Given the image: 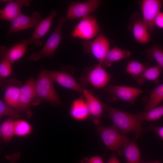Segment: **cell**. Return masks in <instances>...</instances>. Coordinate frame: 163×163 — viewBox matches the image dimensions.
<instances>
[{"instance_id":"obj_16","label":"cell","mask_w":163,"mask_h":163,"mask_svg":"<svg viewBox=\"0 0 163 163\" xmlns=\"http://www.w3.org/2000/svg\"><path fill=\"white\" fill-rule=\"evenodd\" d=\"M82 95L86 102L90 117L94 124L99 125L101 122V118L104 109L103 102L87 89L84 88Z\"/></svg>"},{"instance_id":"obj_20","label":"cell","mask_w":163,"mask_h":163,"mask_svg":"<svg viewBox=\"0 0 163 163\" xmlns=\"http://www.w3.org/2000/svg\"><path fill=\"white\" fill-rule=\"evenodd\" d=\"M118 154L124 156L126 163H143L141 158L140 152L136 143L129 141L117 151Z\"/></svg>"},{"instance_id":"obj_28","label":"cell","mask_w":163,"mask_h":163,"mask_svg":"<svg viewBox=\"0 0 163 163\" xmlns=\"http://www.w3.org/2000/svg\"><path fill=\"white\" fill-rule=\"evenodd\" d=\"M145 54L149 60H155L163 71V49L161 46L154 45L146 50Z\"/></svg>"},{"instance_id":"obj_9","label":"cell","mask_w":163,"mask_h":163,"mask_svg":"<svg viewBox=\"0 0 163 163\" xmlns=\"http://www.w3.org/2000/svg\"><path fill=\"white\" fill-rule=\"evenodd\" d=\"M108 94L107 100L115 101L118 99L130 102L133 104L136 98L144 91L131 87L110 85L105 88Z\"/></svg>"},{"instance_id":"obj_4","label":"cell","mask_w":163,"mask_h":163,"mask_svg":"<svg viewBox=\"0 0 163 163\" xmlns=\"http://www.w3.org/2000/svg\"><path fill=\"white\" fill-rule=\"evenodd\" d=\"M98 125L96 133L100 136L108 150L117 151L130 141L120 133L119 129L114 124L109 127Z\"/></svg>"},{"instance_id":"obj_32","label":"cell","mask_w":163,"mask_h":163,"mask_svg":"<svg viewBox=\"0 0 163 163\" xmlns=\"http://www.w3.org/2000/svg\"><path fill=\"white\" fill-rule=\"evenodd\" d=\"M81 163H104L102 157L98 155L88 158L85 157L81 159Z\"/></svg>"},{"instance_id":"obj_3","label":"cell","mask_w":163,"mask_h":163,"mask_svg":"<svg viewBox=\"0 0 163 163\" xmlns=\"http://www.w3.org/2000/svg\"><path fill=\"white\" fill-rule=\"evenodd\" d=\"M53 82L46 70H42L35 80V97L46 101L52 104L59 105L61 102L54 88Z\"/></svg>"},{"instance_id":"obj_36","label":"cell","mask_w":163,"mask_h":163,"mask_svg":"<svg viewBox=\"0 0 163 163\" xmlns=\"http://www.w3.org/2000/svg\"><path fill=\"white\" fill-rule=\"evenodd\" d=\"M112 153L107 163H120L114 152Z\"/></svg>"},{"instance_id":"obj_35","label":"cell","mask_w":163,"mask_h":163,"mask_svg":"<svg viewBox=\"0 0 163 163\" xmlns=\"http://www.w3.org/2000/svg\"><path fill=\"white\" fill-rule=\"evenodd\" d=\"M155 25L159 28L163 29V12L160 11L156 16Z\"/></svg>"},{"instance_id":"obj_10","label":"cell","mask_w":163,"mask_h":163,"mask_svg":"<svg viewBox=\"0 0 163 163\" xmlns=\"http://www.w3.org/2000/svg\"><path fill=\"white\" fill-rule=\"evenodd\" d=\"M139 3L142 20L152 35L155 28V20L163 5V0H143Z\"/></svg>"},{"instance_id":"obj_38","label":"cell","mask_w":163,"mask_h":163,"mask_svg":"<svg viewBox=\"0 0 163 163\" xmlns=\"http://www.w3.org/2000/svg\"><path fill=\"white\" fill-rule=\"evenodd\" d=\"M11 0H0V1L2 2H9Z\"/></svg>"},{"instance_id":"obj_34","label":"cell","mask_w":163,"mask_h":163,"mask_svg":"<svg viewBox=\"0 0 163 163\" xmlns=\"http://www.w3.org/2000/svg\"><path fill=\"white\" fill-rule=\"evenodd\" d=\"M5 156L9 161L10 163H16L20 159L21 153L19 152H17L11 154L5 155Z\"/></svg>"},{"instance_id":"obj_8","label":"cell","mask_w":163,"mask_h":163,"mask_svg":"<svg viewBox=\"0 0 163 163\" xmlns=\"http://www.w3.org/2000/svg\"><path fill=\"white\" fill-rule=\"evenodd\" d=\"M83 46L85 51L92 54L100 64L103 62L110 49V44L108 38L101 31L94 40L84 41Z\"/></svg>"},{"instance_id":"obj_5","label":"cell","mask_w":163,"mask_h":163,"mask_svg":"<svg viewBox=\"0 0 163 163\" xmlns=\"http://www.w3.org/2000/svg\"><path fill=\"white\" fill-rule=\"evenodd\" d=\"M100 31L95 17L90 15L82 19L72 31L71 36L89 41L95 37Z\"/></svg>"},{"instance_id":"obj_2","label":"cell","mask_w":163,"mask_h":163,"mask_svg":"<svg viewBox=\"0 0 163 163\" xmlns=\"http://www.w3.org/2000/svg\"><path fill=\"white\" fill-rule=\"evenodd\" d=\"M66 20L64 16H61L59 18L53 32L40 51L30 55V60L36 61L44 57L52 58L54 56L55 53L62 39V29Z\"/></svg>"},{"instance_id":"obj_1","label":"cell","mask_w":163,"mask_h":163,"mask_svg":"<svg viewBox=\"0 0 163 163\" xmlns=\"http://www.w3.org/2000/svg\"><path fill=\"white\" fill-rule=\"evenodd\" d=\"M103 103L104 109L107 111L109 117L123 134L125 135L133 132L136 139L145 132L142 122L134 114L119 110Z\"/></svg>"},{"instance_id":"obj_25","label":"cell","mask_w":163,"mask_h":163,"mask_svg":"<svg viewBox=\"0 0 163 163\" xmlns=\"http://www.w3.org/2000/svg\"><path fill=\"white\" fill-rule=\"evenodd\" d=\"M15 120L9 118L4 121L0 126V136L5 143L9 142L14 136Z\"/></svg>"},{"instance_id":"obj_24","label":"cell","mask_w":163,"mask_h":163,"mask_svg":"<svg viewBox=\"0 0 163 163\" xmlns=\"http://www.w3.org/2000/svg\"><path fill=\"white\" fill-rule=\"evenodd\" d=\"M134 114L141 122L144 120L155 121L163 116V105Z\"/></svg>"},{"instance_id":"obj_18","label":"cell","mask_w":163,"mask_h":163,"mask_svg":"<svg viewBox=\"0 0 163 163\" xmlns=\"http://www.w3.org/2000/svg\"><path fill=\"white\" fill-rule=\"evenodd\" d=\"M31 2V0H11L0 10V19L11 22L22 13L21 9L23 6H29Z\"/></svg>"},{"instance_id":"obj_29","label":"cell","mask_w":163,"mask_h":163,"mask_svg":"<svg viewBox=\"0 0 163 163\" xmlns=\"http://www.w3.org/2000/svg\"><path fill=\"white\" fill-rule=\"evenodd\" d=\"M32 125L27 121L22 119L15 120L14 135L24 137L30 135L32 131Z\"/></svg>"},{"instance_id":"obj_33","label":"cell","mask_w":163,"mask_h":163,"mask_svg":"<svg viewBox=\"0 0 163 163\" xmlns=\"http://www.w3.org/2000/svg\"><path fill=\"white\" fill-rule=\"evenodd\" d=\"M148 129L155 133L160 138L163 139V126H156L151 124L148 126Z\"/></svg>"},{"instance_id":"obj_22","label":"cell","mask_w":163,"mask_h":163,"mask_svg":"<svg viewBox=\"0 0 163 163\" xmlns=\"http://www.w3.org/2000/svg\"><path fill=\"white\" fill-rule=\"evenodd\" d=\"M163 101V83L159 85L150 92L145 107V110H150L158 106Z\"/></svg>"},{"instance_id":"obj_19","label":"cell","mask_w":163,"mask_h":163,"mask_svg":"<svg viewBox=\"0 0 163 163\" xmlns=\"http://www.w3.org/2000/svg\"><path fill=\"white\" fill-rule=\"evenodd\" d=\"M69 113L72 118L78 121H84L90 117L87 105L84 97L77 98L72 102Z\"/></svg>"},{"instance_id":"obj_27","label":"cell","mask_w":163,"mask_h":163,"mask_svg":"<svg viewBox=\"0 0 163 163\" xmlns=\"http://www.w3.org/2000/svg\"><path fill=\"white\" fill-rule=\"evenodd\" d=\"M148 68L144 64L132 60L128 63L126 67V72L131 74L138 83L142 74Z\"/></svg>"},{"instance_id":"obj_14","label":"cell","mask_w":163,"mask_h":163,"mask_svg":"<svg viewBox=\"0 0 163 163\" xmlns=\"http://www.w3.org/2000/svg\"><path fill=\"white\" fill-rule=\"evenodd\" d=\"M57 14L56 10L53 9L46 18L40 22L35 27L31 37L28 39V45L34 44L37 46L42 45L43 41L41 39L49 31Z\"/></svg>"},{"instance_id":"obj_7","label":"cell","mask_w":163,"mask_h":163,"mask_svg":"<svg viewBox=\"0 0 163 163\" xmlns=\"http://www.w3.org/2000/svg\"><path fill=\"white\" fill-rule=\"evenodd\" d=\"M80 79L83 85L90 84L100 89L107 86L110 81L111 77L101 65L98 63L93 68H88Z\"/></svg>"},{"instance_id":"obj_15","label":"cell","mask_w":163,"mask_h":163,"mask_svg":"<svg viewBox=\"0 0 163 163\" xmlns=\"http://www.w3.org/2000/svg\"><path fill=\"white\" fill-rule=\"evenodd\" d=\"M46 72L52 80L62 87L74 90L82 95L84 88L69 73L64 71Z\"/></svg>"},{"instance_id":"obj_17","label":"cell","mask_w":163,"mask_h":163,"mask_svg":"<svg viewBox=\"0 0 163 163\" xmlns=\"http://www.w3.org/2000/svg\"><path fill=\"white\" fill-rule=\"evenodd\" d=\"M35 80L30 77L20 88L17 111L25 112L29 108L35 97Z\"/></svg>"},{"instance_id":"obj_12","label":"cell","mask_w":163,"mask_h":163,"mask_svg":"<svg viewBox=\"0 0 163 163\" xmlns=\"http://www.w3.org/2000/svg\"><path fill=\"white\" fill-rule=\"evenodd\" d=\"M28 40H20L10 47H7L4 45L0 46L1 59L7 60L14 63L20 60L25 54L28 49Z\"/></svg>"},{"instance_id":"obj_30","label":"cell","mask_w":163,"mask_h":163,"mask_svg":"<svg viewBox=\"0 0 163 163\" xmlns=\"http://www.w3.org/2000/svg\"><path fill=\"white\" fill-rule=\"evenodd\" d=\"M14 109L8 105L2 100H0V118L9 116L14 118H23L24 116Z\"/></svg>"},{"instance_id":"obj_13","label":"cell","mask_w":163,"mask_h":163,"mask_svg":"<svg viewBox=\"0 0 163 163\" xmlns=\"http://www.w3.org/2000/svg\"><path fill=\"white\" fill-rule=\"evenodd\" d=\"M130 23L131 30L136 42L146 44L150 42L151 35L138 13H134L130 16Z\"/></svg>"},{"instance_id":"obj_11","label":"cell","mask_w":163,"mask_h":163,"mask_svg":"<svg viewBox=\"0 0 163 163\" xmlns=\"http://www.w3.org/2000/svg\"><path fill=\"white\" fill-rule=\"evenodd\" d=\"M43 19V16L37 11L32 12L30 16L21 13L10 22L6 34V38L18 31L35 28Z\"/></svg>"},{"instance_id":"obj_23","label":"cell","mask_w":163,"mask_h":163,"mask_svg":"<svg viewBox=\"0 0 163 163\" xmlns=\"http://www.w3.org/2000/svg\"><path fill=\"white\" fill-rule=\"evenodd\" d=\"M20 88L17 86L10 85L6 88L4 94L5 102L16 110L18 105Z\"/></svg>"},{"instance_id":"obj_21","label":"cell","mask_w":163,"mask_h":163,"mask_svg":"<svg viewBox=\"0 0 163 163\" xmlns=\"http://www.w3.org/2000/svg\"><path fill=\"white\" fill-rule=\"evenodd\" d=\"M131 56V53L129 51L114 46L109 50L103 61L100 64L104 68L109 67L114 62L129 58Z\"/></svg>"},{"instance_id":"obj_26","label":"cell","mask_w":163,"mask_h":163,"mask_svg":"<svg viewBox=\"0 0 163 163\" xmlns=\"http://www.w3.org/2000/svg\"><path fill=\"white\" fill-rule=\"evenodd\" d=\"M162 72V69L158 65L148 68L142 74L138 83L142 85L144 84L145 80H148L158 84L159 82V77Z\"/></svg>"},{"instance_id":"obj_6","label":"cell","mask_w":163,"mask_h":163,"mask_svg":"<svg viewBox=\"0 0 163 163\" xmlns=\"http://www.w3.org/2000/svg\"><path fill=\"white\" fill-rule=\"evenodd\" d=\"M99 0H89L84 2H72L69 5L65 16L66 20L73 21L82 19L96 11L102 4Z\"/></svg>"},{"instance_id":"obj_37","label":"cell","mask_w":163,"mask_h":163,"mask_svg":"<svg viewBox=\"0 0 163 163\" xmlns=\"http://www.w3.org/2000/svg\"><path fill=\"white\" fill-rule=\"evenodd\" d=\"M143 163H161V162L159 161H147V162L144 161Z\"/></svg>"},{"instance_id":"obj_31","label":"cell","mask_w":163,"mask_h":163,"mask_svg":"<svg viewBox=\"0 0 163 163\" xmlns=\"http://www.w3.org/2000/svg\"><path fill=\"white\" fill-rule=\"evenodd\" d=\"M12 63L5 59H0V76L5 78L10 76L12 72Z\"/></svg>"}]
</instances>
